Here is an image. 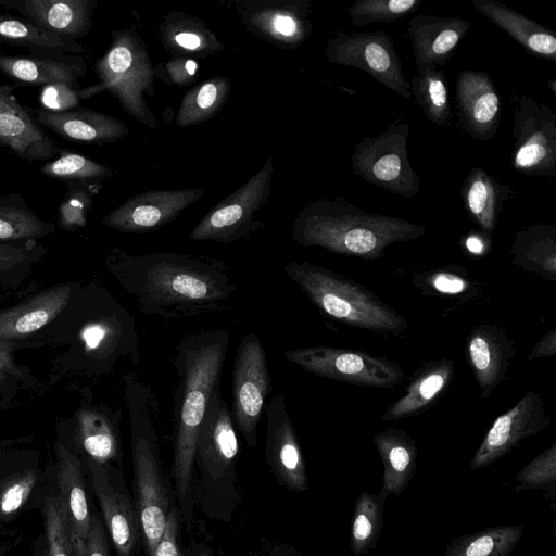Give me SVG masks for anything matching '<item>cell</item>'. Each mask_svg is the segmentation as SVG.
Listing matches in <instances>:
<instances>
[{
	"label": "cell",
	"instance_id": "obj_27",
	"mask_svg": "<svg viewBox=\"0 0 556 556\" xmlns=\"http://www.w3.org/2000/svg\"><path fill=\"white\" fill-rule=\"evenodd\" d=\"M56 480L61 491L59 496L71 527L74 545L79 556H85L92 515L89 510L80 462L62 444L56 448Z\"/></svg>",
	"mask_w": 556,
	"mask_h": 556
},
{
	"label": "cell",
	"instance_id": "obj_18",
	"mask_svg": "<svg viewBox=\"0 0 556 556\" xmlns=\"http://www.w3.org/2000/svg\"><path fill=\"white\" fill-rule=\"evenodd\" d=\"M238 453L239 441L232 414L217 388L199 429L195 457L211 478L218 479L230 471Z\"/></svg>",
	"mask_w": 556,
	"mask_h": 556
},
{
	"label": "cell",
	"instance_id": "obj_12",
	"mask_svg": "<svg viewBox=\"0 0 556 556\" xmlns=\"http://www.w3.org/2000/svg\"><path fill=\"white\" fill-rule=\"evenodd\" d=\"M271 157L245 185L213 207L192 229L197 241L229 243L249 233L256 211L270 194Z\"/></svg>",
	"mask_w": 556,
	"mask_h": 556
},
{
	"label": "cell",
	"instance_id": "obj_38",
	"mask_svg": "<svg viewBox=\"0 0 556 556\" xmlns=\"http://www.w3.org/2000/svg\"><path fill=\"white\" fill-rule=\"evenodd\" d=\"M410 281L425 295L468 300L478 294L477 282L459 265H443L416 271Z\"/></svg>",
	"mask_w": 556,
	"mask_h": 556
},
{
	"label": "cell",
	"instance_id": "obj_3",
	"mask_svg": "<svg viewBox=\"0 0 556 556\" xmlns=\"http://www.w3.org/2000/svg\"><path fill=\"white\" fill-rule=\"evenodd\" d=\"M409 220L364 211L341 198L319 199L305 206L293 226L292 239L302 247L331 253L379 260L386 249L425 235Z\"/></svg>",
	"mask_w": 556,
	"mask_h": 556
},
{
	"label": "cell",
	"instance_id": "obj_26",
	"mask_svg": "<svg viewBox=\"0 0 556 556\" xmlns=\"http://www.w3.org/2000/svg\"><path fill=\"white\" fill-rule=\"evenodd\" d=\"M37 122L68 141L103 143L118 140L128 128L117 118L89 109L49 112L36 109Z\"/></svg>",
	"mask_w": 556,
	"mask_h": 556
},
{
	"label": "cell",
	"instance_id": "obj_5",
	"mask_svg": "<svg viewBox=\"0 0 556 556\" xmlns=\"http://www.w3.org/2000/svg\"><path fill=\"white\" fill-rule=\"evenodd\" d=\"M285 274L326 316L344 325L399 336L409 324L395 309L357 281L311 262H291Z\"/></svg>",
	"mask_w": 556,
	"mask_h": 556
},
{
	"label": "cell",
	"instance_id": "obj_17",
	"mask_svg": "<svg viewBox=\"0 0 556 556\" xmlns=\"http://www.w3.org/2000/svg\"><path fill=\"white\" fill-rule=\"evenodd\" d=\"M457 115L463 129L476 140L492 139L501 121L498 91L484 71L464 70L455 84Z\"/></svg>",
	"mask_w": 556,
	"mask_h": 556
},
{
	"label": "cell",
	"instance_id": "obj_34",
	"mask_svg": "<svg viewBox=\"0 0 556 556\" xmlns=\"http://www.w3.org/2000/svg\"><path fill=\"white\" fill-rule=\"evenodd\" d=\"M388 493L362 492L354 503L350 546L354 556H362L374 549L381 535L384 520V505Z\"/></svg>",
	"mask_w": 556,
	"mask_h": 556
},
{
	"label": "cell",
	"instance_id": "obj_23",
	"mask_svg": "<svg viewBox=\"0 0 556 556\" xmlns=\"http://www.w3.org/2000/svg\"><path fill=\"white\" fill-rule=\"evenodd\" d=\"M470 25L469 21L462 17L426 14L413 17L408 23L407 36L412 42L416 66H444Z\"/></svg>",
	"mask_w": 556,
	"mask_h": 556
},
{
	"label": "cell",
	"instance_id": "obj_19",
	"mask_svg": "<svg viewBox=\"0 0 556 556\" xmlns=\"http://www.w3.org/2000/svg\"><path fill=\"white\" fill-rule=\"evenodd\" d=\"M87 465L93 491L117 555L132 556L140 530L137 510L134 509L126 491L116 485L106 464H99L88 458Z\"/></svg>",
	"mask_w": 556,
	"mask_h": 556
},
{
	"label": "cell",
	"instance_id": "obj_2",
	"mask_svg": "<svg viewBox=\"0 0 556 556\" xmlns=\"http://www.w3.org/2000/svg\"><path fill=\"white\" fill-rule=\"evenodd\" d=\"M229 341L227 330L208 329L186 336L177 345L173 362L178 377L173 472L181 496L189 489L199 429L219 388Z\"/></svg>",
	"mask_w": 556,
	"mask_h": 556
},
{
	"label": "cell",
	"instance_id": "obj_10",
	"mask_svg": "<svg viewBox=\"0 0 556 556\" xmlns=\"http://www.w3.org/2000/svg\"><path fill=\"white\" fill-rule=\"evenodd\" d=\"M511 165L526 176H556V113L529 96L514 109Z\"/></svg>",
	"mask_w": 556,
	"mask_h": 556
},
{
	"label": "cell",
	"instance_id": "obj_33",
	"mask_svg": "<svg viewBox=\"0 0 556 556\" xmlns=\"http://www.w3.org/2000/svg\"><path fill=\"white\" fill-rule=\"evenodd\" d=\"M54 231L55 226L41 219L20 193L0 195V242L37 240Z\"/></svg>",
	"mask_w": 556,
	"mask_h": 556
},
{
	"label": "cell",
	"instance_id": "obj_7",
	"mask_svg": "<svg viewBox=\"0 0 556 556\" xmlns=\"http://www.w3.org/2000/svg\"><path fill=\"white\" fill-rule=\"evenodd\" d=\"M283 356L313 375L362 387L395 388L405 378L399 364L364 351L318 345L286 350Z\"/></svg>",
	"mask_w": 556,
	"mask_h": 556
},
{
	"label": "cell",
	"instance_id": "obj_54",
	"mask_svg": "<svg viewBox=\"0 0 556 556\" xmlns=\"http://www.w3.org/2000/svg\"><path fill=\"white\" fill-rule=\"evenodd\" d=\"M185 68L188 75L193 76L197 72L198 65L193 60H188L185 64Z\"/></svg>",
	"mask_w": 556,
	"mask_h": 556
},
{
	"label": "cell",
	"instance_id": "obj_16",
	"mask_svg": "<svg viewBox=\"0 0 556 556\" xmlns=\"http://www.w3.org/2000/svg\"><path fill=\"white\" fill-rule=\"evenodd\" d=\"M0 147L29 162L53 160L63 151L46 134L34 112L20 103L10 85H0Z\"/></svg>",
	"mask_w": 556,
	"mask_h": 556
},
{
	"label": "cell",
	"instance_id": "obj_44",
	"mask_svg": "<svg viewBox=\"0 0 556 556\" xmlns=\"http://www.w3.org/2000/svg\"><path fill=\"white\" fill-rule=\"evenodd\" d=\"M422 0H358L348 8L353 25L390 23L417 11Z\"/></svg>",
	"mask_w": 556,
	"mask_h": 556
},
{
	"label": "cell",
	"instance_id": "obj_47",
	"mask_svg": "<svg viewBox=\"0 0 556 556\" xmlns=\"http://www.w3.org/2000/svg\"><path fill=\"white\" fill-rule=\"evenodd\" d=\"M35 482V473L27 472L8 485L0 495V511L10 515L18 510L28 498Z\"/></svg>",
	"mask_w": 556,
	"mask_h": 556
},
{
	"label": "cell",
	"instance_id": "obj_58",
	"mask_svg": "<svg viewBox=\"0 0 556 556\" xmlns=\"http://www.w3.org/2000/svg\"><path fill=\"white\" fill-rule=\"evenodd\" d=\"M200 556H208V555H205V554H204V555H200Z\"/></svg>",
	"mask_w": 556,
	"mask_h": 556
},
{
	"label": "cell",
	"instance_id": "obj_4",
	"mask_svg": "<svg viewBox=\"0 0 556 556\" xmlns=\"http://www.w3.org/2000/svg\"><path fill=\"white\" fill-rule=\"evenodd\" d=\"M125 400L131 434L137 514L148 553L152 555L162 540L169 513L156 438L160 402L152 388L132 374L125 376Z\"/></svg>",
	"mask_w": 556,
	"mask_h": 556
},
{
	"label": "cell",
	"instance_id": "obj_49",
	"mask_svg": "<svg viewBox=\"0 0 556 556\" xmlns=\"http://www.w3.org/2000/svg\"><path fill=\"white\" fill-rule=\"evenodd\" d=\"M85 556H110L105 530L96 515L91 516L90 531L85 546Z\"/></svg>",
	"mask_w": 556,
	"mask_h": 556
},
{
	"label": "cell",
	"instance_id": "obj_24",
	"mask_svg": "<svg viewBox=\"0 0 556 556\" xmlns=\"http://www.w3.org/2000/svg\"><path fill=\"white\" fill-rule=\"evenodd\" d=\"M76 283H60L37 292L0 312V342L34 333L52 321L67 305Z\"/></svg>",
	"mask_w": 556,
	"mask_h": 556
},
{
	"label": "cell",
	"instance_id": "obj_41",
	"mask_svg": "<svg viewBox=\"0 0 556 556\" xmlns=\"http://www.w3.org/2000/svg\"><path fill=\"white\" fill-rule=\"evenodd\" d=\"M515 492L542 490L551 501L553 510L556 500V442L526 464L515 476Z\"/></svg>",
	"mask_w": 556,
	"mask_h": 556
},
{
	"label": "cell",
	"instance_id": "obj_30",
	"mask_svg": "<svg viewBox=\"0 0 556 556\" xmlns=\"http://www.w3.org/2000/svg\"><path fill=\"white\" fill-rule=\"evenodd\" d=\"M374 443L383 466L380 490L389 495H400L416 472L417 445L406 431L396 428L375 433Z\"/></svg>",
	"mask_w": 556,
	"mask_h": 556
},
{
	"label": "cell",
	"instance_id": "obj_43",
	"mask_svg": "<svg viewBox=\"0 0 556 556\" xmlns=\"http://www.w3.org/2000/svg\"><path fill=\"white\" fill-rule=\"evenodd\" d=\"M43 516L46 530L43 556H79L59 495L46 498Z\"/></svg>",
	"mask_w": 556,
	"mask_h": 556
},
{
	"label": "cell",
	"instance_id": "obj_39",
	"mask_svg": "<svg viewBox=\"0 0 556 556\" xmlns=\"http://www.w3.org/2000/svg\"><path fill=\"white\" fill-rule=\"evenodd\" d=\"M230 85L226 78L211 79L189 91L177 116L179 126L199 124L212 117L226 102Z\"/></svg>",
	"mask_w": 556,
	"mask_h": 556
},
{
	"label": "cell",
	"instance_id": "obj_35",
	"mask_svg": "<svg viewBox=\"0 0 556 556\" xmlns=\"http://www.w3.org/2000/svg\"><path fill=\"white\" fill-rule=\"evenodd\" d=\"M80 443L88 458L108 464L118 455V437L114 419L106 412L86 408L78 415Z\"/></svg>",
	"mask_w": 556,
	"mask_h": 556
},
{
	"label": "cell",
	"instance_id": "obj_25",
	"mask_svg": "<svg viewBox=\"0 0 556 556\" xmlns=\"http://www.w3.org/2000/svg\"><path fill=\"white\" fill-rule=\"evenodd\" d=\"M455 375L450 358L432 359L413 374L405 393L384 410L382 420L396 421L427 412L447 390Z\"/></svg>",
	"mask_w": 556,
	"mask_h": 556
},
{
	"label": "cell",
	"instance_id": "obj_55",
	"mask_svg": "<svg viewBox=\"0 0 556 556\" xmlns=\"http://www.w3.org/2000/svg\"><path fill=\"white\" fill-rule=\"evenodd\" d=\"M8 364V353L0 350V370Z\"/></svg>",
	"mask_w": 556,
	"mask_h": 556
},
{
	"label": "cell",
	"instance_id": "obj_6",
	"mask_svg": "<svg viewBox=\"0 0 556 556\" xmlns=\"http://www.w3.org/2000/svg\"><path fill=\"white\" fill-rule=\"evenodd\" d=\"M409 130L408 123L397 118L382 134L364 137L351 155L354 174L402 198L417 195L420 178L408 160Z\"/></svg>",
	"mask_w": 556,
	"mask_h": 556
},
{
	"label": "cell",
	"instance_id": "obj_28",
	"mask_svg": "<svg viewBox=\"0 0 556 556\" xmlns=\"http://www.w3.org/2000/svg\"><path fill=\"white\" fill-rule=\"evenodd\" d=\"M514 193L509 185L502 184L480 167H473L467 174L460 188L462 202L468 216L485 236L493 233L504 204Z\"/></svg>",
	"mask_w": 556,
	"mask_h": 556
},
{
	"label": "cell",
	"instance_id": "obj_45",
	"mask_svg": "<svg viewBox=\"0 0 556 556\" xmlns=\"http://www.w3.org/2000/svg\"><path fill=\"white\" fill-rule=\"evenodd\" d=\"M96 192V184L67 181V189L58 211V223L63 230L74 231L87 224V213Z\"/></svg>",
	"mask_w": 556,
	"mask_h": 556
},
{
	"label": "cell",
	"instance_id": "obj_20",
	"mask_svg": "<svg viewBox=\"0 0 556 556\" xmlns=\"http://www.w3.org/2000/svg\"><path fill=\"white\" fill-rule=\"evenodd\" d=\"M466 357L481 399L489 397L506 379L515 350L505 327L482 323L466 338Z\"/></svg>",
	"mask_w": 556,
	"mask_h": 556
},
{
	"label": "cell",
	"instance_id": "obj_11",
	"mask_svg": "<svg viewBox=\"0 0 556 556\" xmlns=\"http://www.w3.org/2000/svg\"><path fill=\"white\" fill-rule=\"evenodd\" d=\"M232 418L250 446L256 444L257 426L270 390L267 355L258 336L240 341L232 369Z\"/></svg>",
	"mask_w": 556,
	"mask_h": 556
},
{
	"label": "cell",
	"instance_id": "obj_57",
	"mask_svg": "<svg viewBox=\"0 0 556 556\" xmlns=\"http://www.w3.org/2000/svg\"><path fill=\"white\" fill-rule=\"evenodd\" d=\"M4 296L0 295V301L3 299Z\"/></svg>",
	"mask_w": 556,
	"mask_h": 556
},
{
	"label": "cell",
	"instance_id": "obj_36",
	"mask_svg": "<svg viewBox=\"0 0 556 556\" xmlns=\"http://www.w3.org/2000/svg\"><path fill=\"white\" fill-rule=\"evenodd\" d=\"M416 67L418 74L412 79V94L415 96L416 102L432 124L448 125L452 114L444 72L431 64Z\"/></svg>",
	"mask_w": 556,
	"mask_h": 556
},
{
	"label": "cell",
	"instance_id": "obj_15",
	"mask_svg": "<svg viewBox=\"0 0 556 556\" xmlns=\"http://www.w3.org/2000/svg\"><path fill=\"white\" fill-rule=\"evenodd\" d=\"M265 414L266 456L274 475L290 490L305 491L308 488L305 464L283 392L276 393L265 405Z\"/></svg>",
	"mask_w": 556,
	"mask_h": 556
},
{
	"label": "cell",
	"instance_id": "obj_14",
	"mask_svg": "<svg viewBox=\"0 0 556 556\" xmlns=\"http://www.w3.org/2000/svg\"><path fill=\"white\" fill-rule=\"evenodd\" d=\"M204 190H156L137 194L111 211L103 219L110 228L128 233L153 231L195 202Z\"/></svg>",
	"mask_w": 556,
	"mask_h": 556
},
{
	"label": "cell",
	"instance_id": "obj_31",
	"mask_svg": "<svg viewBox=\"0 0 556 556\" xmlns=\"http://www.w3.org/2000/svg\"><path fill=\"white\" fill-rule=\"evenodd\" d=\"M511 262L523 271L556 281V226L534 224L518 230L511 248Z\"/></svg>",
	"mask_w": 556,
	"mask_h": 556
},
{
	"label": "cell",
	"instance_id": "obj_52",
	"mask_svg": "<svg viewBox=\"0 0 556 556\" xmlns=\"http://www.w3.org/2000/svg\"><path fill=\"white\" fill-rule=\"evenodd\" d=\"M176 43L187 50L195 51L203 47V39L195 33L181 31L175 36Z\"/></svg>",
	"mask_w": 556,
	"mask_h": 556
},
{
	"label": "cell",
	"instance_id": "obj_21",
	"mask_svg": "<svg viewBox=\"0 0 556 556\" xmlns=\"http://www.w3.org/2000/svg\"><path fill=\"white\" fill-rule=\"evenodd\" d=\"M30 56L0 55V72L16 81L48 86L68 84L79 89V78L87 71L83 56L40 48L29 49Z\"/></svg>",
	"mask_w": 556,
	"mask_h": 556
},
{
	"label": "cell",
	"instance_id": "obj_9",
	"mask_svg": "<svg viewBox=\"0 0 556 556\" xmlns=\"http://www.w3.org/2000/svg\"><path fill=\"white\" fill-rule=\"evenodd\" d=\"M329 62L368 73L399 96L410 99V85L390 35L384 31L339 33L325 49Z\"/></svg>",
	"mask_w": 556,
	"mask_h": 556
},
{
	"label": "cell",
	"instance_id": "obj_42",
	"mask_svg": "<svg viewBox=\"0 0 556 556\" xmlns=\"http://www.w3.org/2000/svg\"><path fill=\"white\" fill-rule=\"evenodd\" d=\"M42 175L67 181L98 182L113 176V172L78 153L63 150L41 167Z\"/></svg>",
	"mask_w": 556,
	"mask_h": 556
},
{
	"label": "cell",
	"instance_id": "obj_22",
	"mask_svg": "<svg viewBox=\"0 0 556 556\" xmlns=\"http://www.w3.org/2000/svg\"><path fill=\"white\" fill-rule=\"evenodd\" d=\"M94 0H0V5L63 38L76 40L91 27Z\"/></svg>",
	"mask_w": 556,
	"mask_h": 556
},
{
	"label": "cell",
	"instance_id": "obj_56",
	"mask_svg": "<svg viewBox=\"0 0 556 556\" xmlns=\"http://www.w3.org/2000/svg\"><path fill=\"white\" fill-rule=\"evenodd\" d=\"M547 86L549 87V89L552 90L553 94L556 96V79L555 78H552L548 83H547Z\"/></svg>",
	"mask_w": 556,
	"mask_h": 556
},
{
	"label": "cell",
	"instance_id": "obj_53",
	"mask_svg": "<svg viewBox=\"0 0 556 556\" xmlns=\"http://www.w3.org/2000/svg\"><path fill=\"white\" fill-rule=\"evenodd\" d=\"M466 249L475 255H483L486 252L485 239L479 235H469L465 242Z\"/></svg>",
	"mask_w": 556,
	"mask_h": 556
},
{
	"label": "cell",
	"instance_id": "obj_1",
	"mask_svg": "<svg viewBox=\"0 0 556 556\" xmlns=\"http://www.w3.org/2000/svg\"><path fill=\"white\" fill-rule=\"evenodd\" d=\"M109 267L146 316L179 319L220 311L237 286L230 268L215 258L154 252H116Z\"/></svg>",
	"mask_w": 556,
	"mask_h": 556
},
{
	"label": "cell",
	"instance_id": "obj_29",
	"mask_svg": "<svg viewBox=\"0 0 556 556\" xmlns=\"http://www.w3.org/2000/svg\"><path fill=\"white\" fill-rule=\"evenodd\" d=\"M472 4L529 53L556 61V35L552 29L496 0H472Z\"/></svg>",
	"mask_w": 556,
	"mask_h": 556
},
{
	"label": "cell",
	"instance_id": "obj_13",
	"mask_svg": "<svg viewBox=\"0 0 556 556\" xmlns=\"http://www.w3.org/2000/svg\"><path fill=\"white\" fill-rule=\"evenodd\" d=\"M551 425L540 393L529 390L515 406L500 415L485 433L471 462L472 470L483 469L508 454L522 440Z\"/></svg>",
	"mask_w": 556,
	"mask_h": 556
},
{
	"label": "cell",
	"instance_id": "obj_40",
	"mask_svg": "<svg viewBox=\"0 0 556 556\" xmlns=\"http://www.w3.org/2000/svg\"><path fill=\"white\" fill-rule=\"evenodd\" d=\"M46 252L37 240L0 242V285L18 286Z\"/></svg>",
	"mask_w": 556,
	"mask_h": 556
},
{
	"label": "cell",
	"instance_id": "obj_46",
	"mask_svg": "<svg viewBox=\"0 0 556 556\" xmlns=\"http://www.w3.org/2000/svg\"><path fill=\"white\" fill-rule=\"evenodd\" d=\"M81 99H85L83 88L76 89L68 84L43 86L39 94L41 109L55 113L77 109Z\"/></svg>",
	"mask_w": 556,
	"mask_h": 556
},
{
	"label": "cell",
	"instance_id": "obj_48",
	"mask_svg": "<svg viewBox=\"0 0 556 556\" xmlns=\"http://www.w3.org/2000/svg\"><path fill=\"white\" fill-rule=\"evenodd\" d=\"M178 520L173 509L168 513L164 534L156 549L149 556H180L177 544Z\"/></svg>",
	"mask_w": 556,
	"mask_h": 556
},
{
	"label": "cell",
	"instance_id": "obj_32",
	"mask_svg": "<svg viewBox=\"0 0 556 556\" xmlns=\"http://www.w3.org/2000/svg\"><path fill=\"white\" fill-rule=\"evenodd\" d=\"M523 532L522 525L484 528L452 540L443 556H509Z\"/></svg>",
	"mask_w": 556,
	"mask_h": 556
},
{
	"label": "cell",
	"instance_id": "obj_50",
	"mask_svg": "<svg viewBox=\"0 0 556 556\" xmlns=\"http://www.w3.org/2000/svg\"><path fill=\"white\" fill-rule=\"evenodd\" d=\"M556 354V329L552 328L536 342L528 355V361L541 357L554 356Z\"/></svg>",
	"mask_w": 556,
	"mask_h": 556
},
{
	"label": "cell",
	"instance_id": "obj_37",
	"mask_svg": "<svg viewBox=\"0 0 556 556\" xmlns=\"http://www.w3.org/2000/svg\"><path fill=\"white\" fill-rule=\"evenodd\" d=\"M0 42L79 55L85 48L76 40L54 35L25 18L0 13Z\"/></svg>",
	"mask_w": 556,
	"mask_h": 556
},
{
	"label": "cell",
	"instance_id": "obj_51",
	"mask_svg": "<svg viewBox=\"0 0 556 556\" xmlns=\"http://www.w3.org/2000/svg\"><path fill=\"white\" fill-rule=\"evenodd\" d=\"M271 25L278 35L292 37L300 34L298 21L289 15H276L271 21Z\"/></svg>",
	"mask_w": 556,
	"mask_h": 556
},
{
	"label": "cell",
	"instance_id": "obj_8",
	"mask_svg": "<svg viewBox=\"0 0 556 556\" xmlns=\"http://www.w3.org/2000/svg\"><path fill=\"white\" fill-rule=\"evenodd\" d=\"M94 68L101 83L89 87L92 96L106 89L118 98L130 115L140 121H147L146 116L152 121L141 98V91L151 87V68L136 36L128 31L114 33L111 48ZM152 123L155 125V121Z\"/></svg>",
	"mask_w": 556,
	"mask_h": 556
}]
</instances>
